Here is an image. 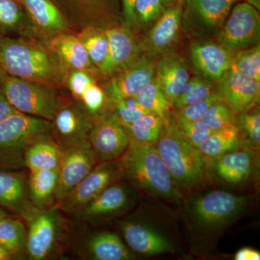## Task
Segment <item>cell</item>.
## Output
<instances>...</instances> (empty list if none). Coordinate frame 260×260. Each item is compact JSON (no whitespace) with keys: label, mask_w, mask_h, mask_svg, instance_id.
Segmentation results:
<instances>
[{"label":"cell","mask_w":260,"mask_h":260,"mask_svg":"<svg viewBox=\"0 0 260 260\" xmlns=\"http://www.w3.org/2000/svg\"><path fill=\"white\" fill-rule=\"evenodd\" d=\"M155 146L174 184L194 189L205 180L209 161L184 138L169 113Z\"/></svg>","instance_id":"obj_1"},{"label":"cell","mask_w":260,"mask_h":260,"mask_svg":"<svg viewBox=\"0 0 260 260\" xmlns=\"http://www.w3.org/2000/svg\"><path fill=\"white\" fill-rule=\"evenodd\" d=\"M0 67L10 76L44 85L61 80L59 62L51 53L20 39L0 38Z\"/></svg>","instance_id":"obj_2"},{"label":"cell","mask_w":260,"mask_h":260,"mask_svg":"<svg viewBox=\"0 0 260 260\" xmlns=\"http://www.w3.org/2000/svg\"><path fill=\"white\" fill-rule=\"evenodd\" d=\"M119 162L123 175L140 189L165 199L179 198V193L155 144L129 142Z\"/></svg>","instance_id":"obj_3"},{"label":"cell","mask_w":260,"mask_h":260,"mask_svg":"<svg viewBox=\"0 0 260 260\" xmlns=\"http://www.w3.org/2000/svg\"><path fill=\"white\" fill-rule=\"evenodd\" d=\"M50 121L15 111L0 122V169L25 167V155L38 140L49 136Z\"/></svg>","instance_id":"obj_4"},{"label":"cell","mask_w":260,"mask_h":260,"mask_svg":"<svg viewBox=\"0 0 260 260\" xmlns=\"http://www.w3.org/2000/svg\"><path fill=\"white\" fill-rule=\"evenodd\" d=\"M2 91L15 110L49 121L54 120L59 102L47 85L6 76L1 84Z\"/></svg>","instance_id":"obj_5"},{"label":"cell","mask_w":260,"mask_h":260,"mask_svg":"<svg viewBox=\"0 0 260 260\" xmlns=\"http://www.w3.org/2000/svg\"><path fill=\"white\" fill-rule=\"evenodd\" d=\"M61 159L55 199L61 202L93 170L98 158L88 138L60 145Z\"/></svg>","instance_id":"obj_6"},{"label":"cell","mask_w":260,"mask_h":260,"mask_svg":"<svg viewBox=\"0 0 260 260\" xmlns=\"http://www.w3.org/2000/svg\"><path fill=\"white\" fill-rule=\"evenodd\" d=\"M260 17L255 7L239 3L231 10L219 30L218 43L233 51L256 45L259 41Z\"/></svg>","instance_id":"obj_7"},{"label":"cell","mask_w":260,"mask_h":260,"mask_svg":"<svg viewBox=\"0 0 260 260\" xmlns=\"http://www.w3.org/2000/svg\"><path fill=\"white\" fill-rule=\"evenodd\" d=\"M247 198L223 191H210L193 200L191 213L198 224L208 229L223 226L245 208Z\"/></svg>","instance_id":"obj_8"},{"label":"cell","mask_w":260,"mask_h":260,"mask_svg":"<svg viewBox=\"0 0 260 260\" xmlns=\"http://www.w3.org/2000/svg\"><path fill=\"white\" fill-rule=\"evenodd\" d=\"M56 211L54 208L39 209L34 206L22 215L28 222L26 250L30 259H46L54 250L60 225Z\"/></svg>","instance_id":"obj_9"},{"label":"cell","mask_w":260,"mask_h":260,"mask_svg":"<svg viewBox=\"0 0 260 260\" xmlns=\"http://www.w3.org/2000/svg\"><path fill=\"white\" fill-rule=\"evenodd\" d=\"M122 175L120 162L102 161L59 202V207L64 212L74 213L95 199Z\"/></svg>","instance_id":"obj_10"},{"label":"cell","mask_w":260,"mask_h":260,"mask_svg":"<svg viewBox=\"0 0 260 260\" xmlns=\"http://www.w3.org/2000/svg\"><path fill=\"white\" fill-rule=\"evenodd\" d=\"M88 138L102 161H113L120 158L129 144L124 126L112 112L98 118Z\"/></svg>","instance_id":"obj_11"},{"label":"cell","mask_w":260,"mask_h":260,"mask_svg":"<svg viewBox=\"0 0 260 260\" xmlns=\"http://www.w3.org/2000/svg\"><path fill=\"white\" fill-rule=\"evenodd\" d=\"M218 82L219 93L236 114L251 110L259 102L260 82L232 69Z\"/></svg>","instance_id":"obj_12"},{"label":"cell","mask_w":260,"mask_h":260,"mask_svg":"<svg viewBox=\"0 0 260 260\" xmlns=\"http://www.w3.org/2000/svg\"><path fill=\"white\" fill-rule=\"evenodd\" d=\"M107 87L110 101L135 97L155 78V66L145 56H138L116 73Z\"/></svg>","instance_id":"obj_13"},{"label":"cell","mask_w":260,"mask_h":260,"mask_svg":"<svg viewBox=\"0 0 260 260\" xmlns=\"http://www.w3.org/2000/svg\"><path fill=\"white\" fill-rule=\"evenodd\" d=\"M190 56L202 78L216 82L230 69L235 51L220 43L199 42L190 47Z\"/></svg>","instance_id":"obj_14"},{"label":"cell","mask_w":260,"mask_h":260,"mask_svg":"<svg viewBox=\"0 0 260 260\" xmlns=\"http://www.w3.org/2000/svg\"><path fill=\"white\" fill-rule=\"evenodd\" d=\"M131 194L126 186L112 184L95 199L75 211L82 221H95L114 216L124 211L131 203Z\"/></svg>","instance_id":"obj_15"},{"label":"cell","mask_w":260,"mask_h":260,"mask_svg":"<svg viewBox=\"0 0 260 260\" xmlns=\"http://www.w3.org/2000/svg\"><path fill=\"white\" fill-rule=\"evenodd\" d=\"M236 0H185L184 18L200 31H219Z\"/></svg>","instance_id":"obj_16"},{"label":"cell","mask_w":260,"mask_h":260,"mask_svg":"<svg viewBox=\"0 0 260 260\" xmlns=\"http://www.w3.org/2000/svg\"><path fill=\"white\" fill-rule=\"evenodd\" d=\"M119 226L132 250L143 255L172 252L174 247L164 236L152 228L134 220H123Z\"/></svg>","instance_id":"obj_17"},{"label":"cell","mask_w":260,"mask_h":260,"mask_svg":"<svg viewBox=\"0 0 260 260\" xmlns=\"http://www.w3.org/2000/svg\"><path fill=\"white\" fill-rule=\"evenodd\" d=\"M106 32L109 40V53L107 61L100 70L105 74L112 75L138 58L140 49L127 29L118 27Z\"/></svg>","instance_id":"obj_18"},{"label":"cell","mask_w":260,"mask_h":260,"mask_svg":"<svg viewBox=\"0 0 260 260\" xmlns=\"http://www.w3.org/2000/svg\"><path fill=\"white\" fill-rule=\"evenodd\" d=\"M155 78L171 106L179 96L184 85L190 79L184 59L176 54L164 56L155 68Z\"/></svg>","instance_id":"obj_19"},{"label":"cell","mask_w":260,"mask_h":260,"mask_svg":"<svg viewBox=\"0 0 260 260\" xmlns=\"http://www.w3.org/2000/svg\"><path fill=\"white\" fill-rule=\"evenodd\" d=\"M182 20L180 4L162 13L158 22L149 34L146 49L151 56H158L169 50L177 40Z\"/></svg>","instance_id":"obj_20"},{"label":"cell","mask_w":260,"mask_h":260,"mask_svg":"<svg viewBox=\"0 0 260 260\" xmlns=\"http://www.w3.org/2000/svg\"><path fill=\"white\" fill-rule=\"evenodd\" d=\"M25 176L18 172L0 170V208L23 215L34 205L27 198Z\"/></svg>","instance_id":"obj_21"},{"label":"cell","mask_w":260,"mask_h":260,"mask_svg":"<svg viewBox=\"0 0 260 260\" xmlns=\"http://www.w3.org/2000/svg\"><path fill=\"white\" fill-rule=\"evenodd\" d=\"M254 167V155L249 148L234 150L215 160V172L229 184H240L250 177Z\"/></svg>","instance_id":"obj_22"},{"label":"cell","mask_w":260,"mask_h":260,"mask_svg":"<svg viewBox=\"0 0 260 260\" xmlns=\"http://www.w3.org/2000/svg\"><path fill=\"white\" fill-rule=\"evenodd\" d=\"M85 253L95 260H129L133 255L115 233H95L85 241Z\"/></svg>","instance_id":"obj_23"},{"label":"cell","mask_w":260,"mask_h":260,"mask_svg":"<svg viewBox=\"0 0 260 260\" xmlns=\"http://www.w3.org/2000/svg\"><path fill=\"white\" fill-rule=\"evenodd\" d=\"M59 179V167L31 172L28 181V194L32 204L39 209H45L55 198Z\"/></svg>","instance_id":"obj_24"},{"label":"cell","mask_w":260,"mask_h":260,"mask_svg":"<svg viewBox=\"0 0 260 260\" xmlns=\"http://www.w3.org/2000/svg\"><path fill=\"white\" fill-rule=\"evenodd\" d=\"M61 147L49 136L32 143L25 155V166L30 172L47 170L59 167Z\"/></svg>","instance_id":"obj_25"},{"label":"cell","mask_w":260,"mask_h":260,"mask_svg":"<svg viewBox=\"0 0 260 260\" xmlns=\"http://www.w3.org/2000/svg\"><path fill=\"white\" fill-rule=\"evenodd\" d=\"M242 143L237 126H234L213 131L197 148L210 162L228 152L237 150Z\"/></svg>","instance_id":"obj_26"},{"label":"cell","mask_w":260,"mask_h":260,"mask_svg":"<svg viewBox=\"0 0 260 260\" xmlns=\"http://www.w3.org/2000/svg\"><path fill=\"white\" fill-rule=\"evenodd\" d=\"M51 47L59 57L73 69L85 70L91 68L93 62L79 37L61 34L52 41Z\"/></svg>","instance_id":"obj_27"},{"label":"cell","mask_w":260,"mask_h":260,"mask_svg":"<svg viewBox=\"0 0 260 260\" xmlns=\"http://www.w3.org/2000/svg\"><path fill=\"white\" fill-rule=\"evenodd\" d=\"M53 121L56 133L60 137L61 145L88 138L91 128L80 113L71 107L59 108Z\"/></svg>","instance_id":"obj_28"},{"label":"cell","mask_w":260,"mask_h":260,"mask_svg":"<svg viewBox=\"0 0 260 260\" xmlns=\"http://www.w3.org/2000/svg\"><path fill=\"white\" fill-rule=\"evenodd\" d=\"M21 1L40 28L51 31H61L68 28L64 17L51 0Z\"/></svg>","instance_id":"obj_29"},{"label":"cell","mask_w":260,"mask_h":260,"mask_svg":"<svg viewBox=\"0 0 260 260\" xmlns=\"http://www.w3.org/2000/svg\"><path fill=\"white\" fill-rule=\"evenodd\" d=\"M165 117L153 112H147L125 126L129 142L155 144L164 126Z\"/></svg>","instance_id":"obj_30"},{"label":"cell","mask_w":260,"mask_h":260,"mask_svg":"<svg viewBox=\"0 0 260 260\" xmlns=\"http://www.w3.org/2000/svg\"><path fill=\"white\" fill-rule=\"evenodd\" d=\"M27 230L25 225L9 216L0 218V245L13 256L26 249Z\"/></svg>","instance_id":"obj_31"},{"label":"cell","mask_w":260,"mask_h":260,"mask_svg":"<svg viewBox=\"0 0 260 260\" xmlns=\"http://www.w3.org/2000/svg\"><path fill=\"white\" fill-rule=\"evenodd\" d=\"M135 98L140 105L148 112L155 113L165 117L169 112L170 104L155 78L145 85Z\"/></svg>","instance_id":"obj_32"},{"label":"cell","mask_w":260,"mask_h":260,"mask_svg":"<svg viewBox=\"0 0 260 260\" xmlns=\"http://www.w3.org/2000/svg\"><path fill=\"white\" fill-rule=\"evenodd\" d=\"M88 51L90 60L99 70L107 61L109 53V40L107 32L88 29L82 32L79 37Z\"/></svg>","instance_id":"obj_33"},{"label":"cell","mask_w":260,"mask_h":260,"mask_svg":"<svg viewBox=\"0 0 260 260\" xmlns=\"http://www.w3.org/2000/svg\"><path fill=\"white\" fill-rule=\"evenodd\" d=\"M230 69L260 82L259 44L236 52Z\"/></svg>","instance_id":"obj_34"},{"label":"cell","mask_w":260,"mask_h":260,"mask_svg":"<svg viewBox=\"0 0 260 260\" xmlns=\"http://www.w3.org/2000/svg\"><path fill=\"white\" fill-rule=\"evenodd\" d=\"M237 115L223 99L209 108L201 121L213 131L237 126Z\"/></svg>","instance_id":"obj_35"},{"label":"cell","mask_w":260,"mask_h":260,"mask_svg":"<svg viewBox=\"0 0 260 260\" xmlns=\"http://www.w3.org/2000/svg\"><path fill=\"white\" fill-rule=\"evenodd\" d=\"M237 126L240 138H246L251 146L259 148L260 144V114L257 109H251L237 115Z\"/></svg>","instance_id":"obj_36"},{"label":"cell","mask_w":260,"mask_h":260,"mask_svg":"<svg viewBox=\"0 0 260 260\" xmlns=\"http://www.w3.org/2000/svg\"><path fill=\"white\" fill-rule=\"evenodd\" d=\"M111 102H112V112L124 127L129 126L148 112L140 105L135 97L122 98Z\"/></svg>","instance_id":"obj_37"},{"label":"cell","mask_w":260,"mask_h":260,"mask_svg":"<svg viewBox=\"0 0 260 260\" xmlns=\"http://www.w3.org/2000/svg\"><path fill=\"white\" fill-rule=\"evenodd\" d=\"M173 118L184 138L196 148L213 132L202 121H188L175 116Z\"/></svg>","instance_id":"obj_38"},{"label":"cell","mask_w":260,"mask_h":260,"mask_svg":"<svg viewBox=\"0 0 260 260\" xmlns=\"http://www.w3.org/2000/svg\"><path fill=\"white\" fill-rule=\"evenodd\" d=\"M221 99L223 98L218 91L213 92L209 96L177 109V112L173 114V116L188 121H201L205 113L214 103Z\"/></svg>","instance_id":"obj_39"},{"label":"cell","mask_w":260,"mask_h":260,"mask_svg":"<svg viewBox=\"0 0 260 260\" xmlns=\"http://www.w3.org/2000/svg\"><path fill=\"white\" fill-rule=\"evenodd\" d=\"M22 17L23 12L18 0H0V30L14 28Z\"/></svg>","instance_id":"obj_40"},{"label":"cell","mask_w":260,"mask_h":260,"mask_svg":"<svg viewBox=\"0 0 260 260\" xmlns=\"http://www.w3.org/2000/svg\"><path fill=\"white\" fill-rule=\"evenodd\" d=\"M215 91L213 82L200 77L198 83L193 87L190 92L185 96L177 99L172 104V107L177 110L185 106L189 105L209 96L210 94Z\"/></svg>","instance_id":"obj_41"},{"label":"cell","mask_w":260,"mask_h":260,"mask_svg":"<svg viewBox=\"0 0 260 260\" xmlns=\"http://www.w3.org/2000/svg\"><path fill=\"white\" fill-rule=\"evenodd\" d=\"M165 0H135L137 18L143 23L153 21L161 14Z\"/></svg>","instance_id":"obj_42"},{"label":"cell","mask_w":260,"mask_h":260,"mask_svg":"<svg viewBox=\"0 0 260 260\" xmlns=\"http://www.w3.org/2000/svg\"><path fill=\"white\" fill-rule=\"evenodd\" d=\"M84 105L90 114H96L100 112L105 102V94L94 83L90 84L80 97Z\"/></svg>","instance_id":"obj_43"},{"label":"cell","mask_w":260,"mask_h":260,"mask_svg":"<svg viewBox=\"0 0 260 260\" xmlns=\"http://www.w3.org/2000/svg\"><path fill=\"white\" fill-rule=\"evenodd\" d=\"M93 83L91 77L85 70H75L70 74L68 79L70 90L78 99H80L84 91Z\"/></svg>","instance_id":"obj_44"},{"label":"cell","mask_w":260,"mask_h":260,"mask_svg":"<svg viewBox=\"0 0 260 260\" xmlns=\"http://www.w3.org/2000/svg\"><path fill=\"white\" fill-rule=\"evenodd\" d=\"M123 8H124V14L125 16L126 23L129 25H136L138 22L136 14L135 12V0H122Z\"/></svg>","instance_id":"obj_45"},{"label":"cell","mask_w":260,"mask_h":260,"mask_svg":"<svg viewBox=\"0 0 260 260\" xmlns=\"http://www.w3.org/2000/svg\"><path fill=\"white\" fill-rule=\"evenodd\" d=\"M236 260H259L260 259V253L255 249L251 248H242L237 251L234 256Z\"/></svg>","instance_id":"obj_46"},{"label":"cell","mask_w":260,"mask_h":260,"mask_svg":"<svg viewBox=\"0 0 260 260\" xmlns=\"http://www.w3.org/2000/svg\"><path fill=\"white\" fill-rule=\"evenodd\" d=\"M15 111V108L7 100L0 89V122Z\"/></svg>","instance_id":"obj_47"},{"label":"cell","mask_w":260,"mask_h":260,"mask_svg":"<svg viewBox=\"0 0 260 260\" xmlns=\"http://www.w3.org/2000/svg\"><path fill=\"white\" fill-rule=\"evenodd\" d=\"M13 257H14V256L12 255L9 251H7L5 248H3V246L0 245V260L13 259Z\"/></svg>","instance_id":"obj_48"},{"label":"cell","mask_w":260,"mask_h":260,"mask_svg":"<svg viewBox=\"0 0 260 260\" xmlns=\"http://www.w3.org/2000/svg\"><path fill=\"white\" fill-rule=\"evenodd\" d=\"M248 3L252 5L253 6L255 7L256 8H259V0H246Z\"/></svg>","instance_id":"obj_49"},{"label":"cell","mask_w":260,"mask_h":260,"mask_svg":"<svg viewBox=\"0 0 260 260\" xmlns=\"http://www.w3.org/2000/svg\"><path fill=\"white\" fill-rule=\"evenodd\" d=\"M6 73H5L4 70L2 69L1 67H0V85L3 83V80L6 78Z\"/></svg>","instance_id":"obj_50"},{"label":"cell","mask_w":260,"mask_h":260,"mask_svg":"<svg viewBox=\"0 0 260 260\" xmlns=\"http://www.w3.org/2000/svg\"><path fill=\"white\" fill-rule=\"evenodd\" d=\"M6 216H8V214L5 211L4 209L0 208V218H3Z\"/></svg>","instance_id":"obj_51"}]
</instances>
